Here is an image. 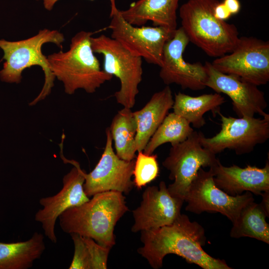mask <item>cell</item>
<instances>
[{"mask_svg": "<svg viewBox=\"0 0 269 269\" xmlns=\"http://www.w3.org/2000/svg\"><path fill=\"white\" fill-rule=\"evenodd\" d=\"M140 232L143 246L137 252L154 269L162 267L168 254L180 256L203 269H232L225 260L213 258L203 249L206 240L204 229L185 214H181L170 225Z\"/></svg>", "mask_w": 269, "mask_h": 269, "instance_id": "obj_1", "label": "cell"}, {"mask_svg": "<svg viewBox=\"0 0 269 269\" xmlns=\"http://www.w3.org/2000/svg\"><path fill=\"white\" fill-rule=\"evenodd\" d=\"M84 203L71 207L59 217L62 231L90 238L101 246L112 248L116 244L115 226L129 210L122 192L97 193Z\"/></svg>", "mask_w": 269, "mask_h": 269, "instance_id": "obj_2", "label": "cell"}, {"mask_svg": "<svg viewBox=\"0 0 269 269\" xmlns=\"http://www.w3.org/2000/svg\"><path fill=\"white\" fill-rule=\"evenodd\" d=\"M92 35L91 32L80 31L72 38L67 51L47 56L52 74L63 83L68 95L78 89L94 93L113 77L101 68L91 46Z\"/></svg>", "mask_w": 269, "mask_h": 269, "instance_id": "obj_3", "label": "cell"}, {"mask_svg": "<svg viewBox=\"0 0 269 269\" xmlns=\"http://www.w3.org/2000/svg\"><path fill=\"white\" fill-rule=\"evenodd\" d=\"M218 0H188L179 8L181 27L192 42L209 56L231 52L240 37L233 24L217 19L214 8Z\"/></svg>", "mask_w": 269, "mask_h": 269, "instance_id": "obj_4", "label": "cell"}, {"mask_svg": "<svg viewBox=\"0 0 269 269\" xmlns=\"http://www.w3.org/2000/svg\"><path fill=\"white\" fill-rule=\"evenodd\" d=\"M64 41L63 33L47 28L41 29L33 36L22 40L8 41L0 39V48L3 52V59L5 60L0 71V80L8 83H19L25 69L39 66L44 73V83L41 91L29 105H34L44 100L51 93L55 78L51 71L47 57L42 52V47L48 43L62 47Z\"/></svg>", "mask_w": 269, "mask_h": 269, "instance_id": "obj_5", "label": "cell"}, {"mask_svg": "<svg viewBox=\"0 0 269 269\" xmlns=\"http://www.w3.org/2000/svg\"><path fill=\"white\" fill-rule=\"evenodd\" d=\"M91 42L93 52L103 56L104 71L120 80V89L114 94L117 103L125 108H133L142 80V58L105 34L92 36Z\"/></svg>", "mask_w": 269, "mask_h": 269, "instance_id": "obj_6", "label": "cell"}, {"mask_svg": "<svg viewBox=\"0 0 269 269\" xmlns=\"http://www.w3.org/2000/svg\"><path fill=\"white\" fill-rule=\"evenodd\" d=\"M217 114L220 117V131L211 137H205L201 132L200 136L202 146L215 154L226 149L234 150L237 155L249 153L269 138V115L262 118H236L226 117L220 111Z\"/></svg>", "mask_w": 269, "mask_h": 269, "instance_id": "obj_7", "label": "cell"}, {"mask_svg": "<svg viewBox=\"0 0 269 269\" xmlns=\"http://www.w3.org/2000/svg\"><path fill=\"white\" fill-rule=\"evenodd\" d=\"M200 132L194 131L184 141L171 145L162 165L169 171L173 181L167 188L173 196L184 201L189 187L200 168L211 167L218 159L216 154L202 146Z\"/></svg>", "mask_w": 269, "mask_h": 269, "instance_id": "obj_8", "label": "cell"}, {"mask_svg": "<svg viewBox=\"0 0 269 269\" xmlns=\"http://www.w3.org/2000/svg\"><path fill=\"white\" fill-rule=\"evenodd\" d=\"M213 66L257 86L269 81V42L254 37H240L230 53L216 58Z\"/></svg>", "mask_w": 269, "mask_h": 269, "instance_id": "obj_9", "label": "cell"}, {"mask_svg": "<svg viewBox=\"0 0 269 269\" xmlns=\"http://www.w3.org/2000/svg\"><path fill=\"white\" fill-rule=\"evenodd\" d=\"M254 200L250 192L236 196L228 194L215 185L212 171L202 168L198 170L184 198L187 203L186 211L197 214L204 212L220 213L232 223L242 209Z\"/></svg>", "mask_w": 269, "mask_h": 269, "instance_id": "obj_10", "label": "cell"}, {"mask_svg": "<svg viewBox=\"0 0 269 269\" xmlns=\"http://www.w3.org/2000/svg\"><path fill=\"white\" fill-rule=\"evenodd\" d=\"M111 37L133 55L160 67L164 44L174 33L161 26H136L127 22L119 9L110 13Z\"/></svg>", "mask_w": 269, "mask_h": 269, "instance_id": "obj_11", "label": "cell"}, {"mask_svg": "<svg viewBox=\"0 0 269 269\" xmlns=\"http://www.w3.org/2000/svg\"><path fill=\"white\" fill-rule=\"evenodd\" d=\"M106 134L105 147L99 162L90 173H84V190L89 197L109 191L128 194L134 186L132 177L135 159L127 161L119 157L113 149L109 128Z\"/></svg>", "mask_w": 269, "mask_h": 269, "instance_id": "obj_12", "label": "cell"}, {"mask_svg": "<svg viewBox=\"0 0 269 269\" xmlns=\"http://www.w3.org/2000/svg\"><path fill=\"white\" fill-rule=\"evenodd\" d=\"M189 39L181 27L164 44L159 77L168 85L176 84L182 89L199 91L206 87L207 73L200 62L190 63L185 61L183 53Z\"/></svg>", "mask_w": 269, "mask_h": 269, "instance_id": "obj_13", "label": "cell"}, {"mask_svg": "<svg viewBox=\"0 0 269 269\" xmlns=\"http://www.w3.org/2000/svg\"><path fill=\"white\" fill-rule=\"evenodd\" d=\"M70 164L74 166L64 176L61 189L54 195L40 198L39 203L42 207L34 216V220L41 224L45 236L54 244L57 241L55 227L59 216L66 210L90 199L83 188L85 171L75 160H71Z\"/></svg>", "mask_w": 269, "mask_h": 269, "instance_id": "obj_14", "label": "cell"}, {"mask_svg": "<svg viewBox=\"0 0 269 269\" xmlns=\"http://www.w3.org/2000/svg\"><path fill=\"white\" fill-rule=\"evenodd\" d=\"M204 65L207 73L206 87L216 93L227 95L239 118L254 117L256 114L262 117L269 115L265 112L268 107L265 94L257 86L236 76L223 73L209 62H206Z\"/></svg>", "mask_w": 269, "mask_h": 269, "instance_id": "obj_15", "label": "cell"}, {"mask_svg": "<svg viewBox=\"0 0 269 269\" xmlns=\"http://www.w3.org/2000/svg\"><path fill=\"white\" fill-rule=\"evenodd\" d=\"M184 200L172 196L164 181L145 188L140 206L133 211V232L155 229L172 224L181 214Z\"/></svg>", "mask_w": 269, "mask_h": 269, "instance_id": "obj_16", "label": "cell"}, {"mask_svg": "<svg viewBox=\"0 0 269 269\" xmlns=\"http://www.w3.org/2000/svg\"><path fill=\"white\" fill-rule=\"evenodd\" d=\"M209 169L215 185L229 195L236 196L248 191L261 195L269 190V159L263 168L250 165L243 168L236 165L225 166L218 159Z\"/></svg>", "mask_w": 269, "mask_h": 269, "instance_id": "obj_17", "label": "cell"}, {"mask_svg": "<svg viewBox=\"0 0 269 269\" xmlns=\"http://www.w3.org/2000/svg\"><path fill=\"white\" fill-rule=\"evenodd\" d=\"M180 0H138L119 12L129 23L136 26L148 21L174 33L177 29V10Z\"/></svg>", "mask_w": 269, "mask_h": 269, "instance_id": "obj_18", "label": "cell"}, {"mask_svg": "<svg viewBox=\"0 0 269 269\" xmlns=\"http://www.w3.org/2000/svg\"><path fill=\"white\" fill-rule=\"evenodd\" d=\"M172 91L168 85L154 93L139 110L134 112L136 124L135 147L143 151L149 140L172 108Z\"/></svg>", "mask_w": 269, "mask_h": 269, "instance_id": "obj_19", "label": "cell"}, {"mask_svg": "<svg viewBox=\"0 0 269 269\" xmlns=\"http://www.w3.org/2000/svg\"><path fill=\"white\" fill-rule=\"evenodd\" d=\"M46 249L44 236L35 232L25 241L0 242V269H28L39 259Z\"/></svg>", "mask_w": 269, "mask_h": 269, "instance_id": "obj_20", "label": "cell"}, {"mask_svg": "<svg viewBox=\"0 0 269 269\" xmlns=\"http://www.w3.org/2000/svg\"><path fill=\"white\" fill-rule=\"evenodd\" d=\"M225 102L220 93L205 94L192 97L179 92L175 94L173 112L188 121L192 127L199 129L206 124L204 114L212 112L216 115L220 107Z\"/></svg>", "mask_w": 269, "mask_h": 269, "instance_id": "obj_21", "label": "cell"}, {"mask_svg": "<svg viewBox=\"0 0 269 269\" xmlns=\"http://www.w3.org/2000/svg\"><path fill=\"white\" fill-rule=\"evenodd\" d=\"M267 213L261 203L250 202L241 210L233 223L230 236L234 238L250 237L269 244V225Z\"/></svg>", "mask_w": 269, "mask_h": 269, "instance_id": "obj_22", "label": "cell"}, {"mask_svg": "<svg viewBox=\"0 0 269 269\" xmlns=\"http://www.w3.org/2000/svg\"><path fill=\"white\" fill-rule=\"evenodd\" d=\"M116 153L120 158L131 161L135 157L136 124L131 109L124 107L113 118L109 127Z\"/></svg>", "mask_w": 269, "mask_h": 269, "instance_id": "obj_23", "label": "cell"}, {"mask_svg": "<svg viewBox=\"0 0 269 269\" xmlns=\"http://www.w3.org/2000/svg\"><path fill=\"white\" fill-rule=\"evenodd\" d=\"M194 130L190 124L173 112L168 113L153 134L143 151L151 154L161 145H175L185 140Z\"/></svg>", "mask_w": 269, "mask_h": 269, "instance_id": "obj_24", "label": "cell"}, {"mask_svg": "<svg viewBox=\"0 0 269 269\" xmlns=\"http://www.w3.org/2000/svg\"><path fill=\"white\" fill-rule=\"evenodd\" d=\"M156 154H148L138 151L133 170L134 186L138 189L155 180L159 174Z\"/></svg>", "mask_w": 269, "mask_h": 269, "instance_id": "obj_25", "label": "cell"}, {"mask_svg": "<svg viewBox=\"0 0 269 269\" xmlns=\"http://www.w3.org/2000/svg\"><path fill=\"white\" fill-rule=\"evenodd\" d=\"M70 235L73 242L74 252L69 269H91L90 255L84 237L75 233Z\"/></svg>", "mask_w": 269, "mask_h": 269, "instance_id": "obj_26", "label": "cell"}, {"mask_svg": "<svg viewBox=\"0 0 269 269\" xmlns=\"http://www.w3.org/2000/svg\"><path fill=\"white\" fill-rule=\"evenodd\" d=\"M83 237L89 253L91 269H107L111 248L100 245L90 238Z\"/></svg>", "mask_w": 269, "mask_h": 269, "instance_id": "obj_27", "label": "cell"}, {"mask_svg": "<svg viewBox=\"0 0 269 269\" xmlns=\"http://www.w3.org/2000/svg\"><path fill=\"white\" fill-rule=\"evenodd\" d=\"M214 15L218 19L225 21L229 19L232 14L223 2H218L214 8Z\"/></svg>", "mask_w": 269, "mask_h": 269, "instance_id": "obj_28", "label": "cell"}, {"mask_svg": "<svg viewBox=\"0 0 269 269\" xmlns=\"http://www.w3.org/2000/svg\"><path fill=\"white\" fill-rule=\"evenodd\" d=\"M222 2L232 15L237 14L240 10L241 4L239 0H224Z\"/></svg>", "mask_w": 269, "mask_h": 269, "instance_id": "obj_29", "label": "cell"}, {"mask_svg": "<svg viewBox=\"0 0 269 269\" xmlns=\"http://www.w3.org/2000/svg\"><path fill=\"white\" fill-rule=\"evenodd\" d=\"M60 0H43V4L44 7L45 9L50 11L54 7L55 4ZM111 2V12L113 13L116 9L117 7L116 5V0H110Z\"/></svg>", "mask_w": 269, "mask_h": 269, "instance_id": "obj_30", "label": "cell"}, {"mask_svg": "<svg viewBox=\"0 0 269 269\" xmlns=\"http://www.w3.org/2000/svg\"><path fill=\"white\" fill-rule=\"evenodd\" d=\"M261 196L262 200L260 203L267 213L269 215V190L263 192Z\"/></svg>", "mask_w": 269, "mask_h": 269, "instance_id": "obj_31", "label": "cell"}, {"mask_svg": "<svg viewBox=\"0 0 269 269\" xmlns=\"http://www.w3.org/2000/svg\"><path fill=\"white\" fill-rule=\"evenodd\" d=\"M37 0V1H38V0Z\"/></svg>", "mask_w": 269, "mask_h": 269, "instance_id": "obj_32", "label": "cell"}]
</instances>
